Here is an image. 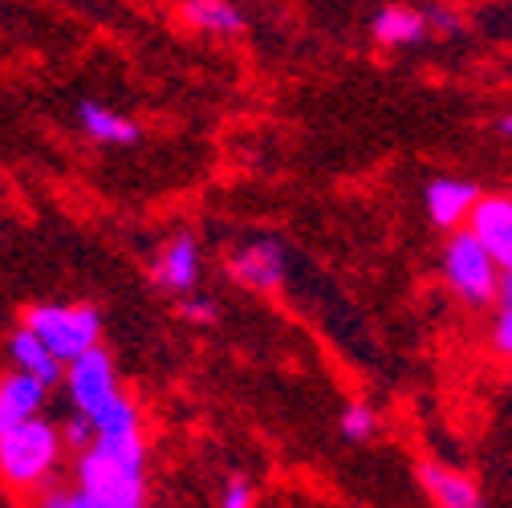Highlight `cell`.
Wrapping results in <instances>:
<instances>
[{"mask_svg":"<svg viewBox=\"0 0 512 508\" xmlns=\"http://www.w3.org/2000/svg\"><path fill=\"white\" fill-rule=\"evenodd\" d=\"M78 492L94 504H143L147 488V443L139 407L122 399L94 423V443L78 452Z\"/></svg>","mask_w":512,"mask_h":508,"instance_id":"cell-1","label":"cell"},{"mask_svg":"<svg viewBox=\"0 0 512 508\" xmlns=\"http://www.w3.org/2000/svg\"><path fill=\"white\" fill-rule=\"evenodd\" d=\"M439 269H443L447 289H452L468 309L496 305L500 269L492 265V257L480 248V240H476L468 228L447 232V244H443V252H439Z\"/></svg>","mask_w":512,"mask_h":508,"instance_id":"cell-2","label":"cell"},{"mask_svg":"<svg viewBox=\"0 0 512 508\" xmlns=\"http://www.w3.org/2000/svg\"><path fill=\"white\" fill-rule=\"evenodd\" d=\"M61 456V431L41 415L0 435V476L17 488L41 484Z\"/></svg>","mask_w":512,"mask_h":508,"instance_id":"cell-3","label":"cell"},{"mask_svg":"<svg viewBox=\"0 0 512 508\" xmlns=\"http://www.w3.org/2000/svg\"><path fill=\"white\" fill-rule=\"evenodd\" d=\"M25 330H33L57 362H74L98 346L102 317L94 305H33L25 313Z\"/></svg>","mask_w":512,"mask_h":508,"instance_id":"cell-4","label":"cell"},{"mask_svg":"<svg viewBox=\"0 0 512 508\" xmlns=\"http://www.w3.org/2000/svg\"><path fill=\"white\" fill-rule=\"evenodd\" d=\"M61 383H66V391H70L74 411H78L82 419H90V423L106 419V415L126 399L122 387H118L114 362H110V354H106L102 346H94V350L78 354L74 362H66V374H61Z\"/></svg>","mask_w":512,"mask_h":508,"instance_id":"cell-5","label":"cell"},{"mask_svg":"<svg viewBox=\"0 0 512 508\" xmlns=\"http://www.w3.org/2000/svg\"><path fill=\"white\" fill-rule=\"evenodd\" d=\"M464 228L480 240L500 273H512V192H480Z\"/></svg>","mask_w":512,"mask_h":508,"instance_id":"cell-6","label":"cell"},{"mask_svg":"<svg viewBox=\"0 0 512 508\" xmlns=\"http://www.w3.org/2000/svg\"><path fill=\"white\" fill-rule=\"evenodd\" d=\"M228 273L256 293H281L285 289V248L269 236L244 240L232 257H228Z\"/></svg>","mask_w":512,"mask_h":508,"instance_id":"cell-7","label":"cell"},{"mask_svg":"<svg viewBox=\"0 0 512 508\" xmlns=\"http://www.w3.org/2000/svg\"><path fill=\"white\" fill-rule=\"evenodd\" d=\"M200 273H204L200 240L191 232H179L175 240H167V248L159 252V261H155V281L163 289H171V293H196Z\"/></svg>","mask_w":512,"mask_h":508,"instance_id":"cell-8","label":"cell"},{"mask_svg":"<svg viewBox=\"0 0 512 508\" xmlns=\"http://www.w3.org/2000/svg\"><path fill=\"white\" fill-rule=\"evenodd\" d=\"M427 216L439 224V228H447V232H456V228H464V220H468V212H472V204L480 200V187L476 183H468V179H435V183H427Z\"/></svg>","mask_w":512,"mask_h":508,"instance_id":"cell-9","label":"cell"},{"mask_svg":"<svg viewBox=\"0 0 512 508\" xmlns=\"http://www.w3.org/2000/svg\"><path fill=\"white\" fill-rule=\"evenodd\" d=\"M419 480H423L435 508H484L480 484L456 468H447V464H423Z\"/></svg>","mask_w":512,"mask_h":508,"instance_id":"cell-10","label":"cell"},{"mask_svg":"<svg viewBox=\"0 0 512 508\" xmlns=\"http://www.w3.org/2000/svg\"><path fill=\"white\" fill-rule=\"evenodd\" d=\"M41 403H45V387L37 383V378L13 370L0 378V435L29 423L41 415Z\"/></svg>","mask_w":512,"mask_h":508,"instance_id":"cell-11","label":"cell"},{"mask_svg":"<svg viewBox=\"0 0 512 508\" xmlns=\"http://www.w3.org/2000/svg\"><path fill=\"white\" fill-rule=\"evenodd\" d=\"M9 358H13V366H17L21 374L37 378L45 391L57 387V383H61V374H66V362H57V358L45 350V342H41L33 330H25V326L9 338Z\"/></svg>","mask_w":512,"mask_h":508,"instance_id":"cell-12","label":"cell"},{"mask_svg":"<svg viewBox=\"0 0 512 508\" xmlns=\"http://www.w3.org/2000/svg\"><path fill=\"white\" fill-rule=\"evenodd\" d=\"M370 37L387 49H407V45H419L431 37L427 29V17L419 9H407V5H391L382 9L374 21H370Z\"/></svg>","mask_w":512,"mask_h":508,"instance_id":"cell-13","label":"cell"},{"mask_svg":"<svg viewBox=\"0 0 512 508\" xmlns=\"http://www.w3.org/2000/svg\"><path fill=\"white\" fill-rule=\"evenodd\" d=\"M179 17L208 37H240L244 33V13L232 0H179Z\"/></svg>","mask_w":512,"mask_h":508,"instance_id":"cell-14","label":"cell"},{"mask_svg":"<svg viewBox=\"0 0 512 508\" xmlns=\"http://www.w3.org/2000/svg\"><path fill=\"white\" fill-rule=\"evenodd\" d=\"M78 122H82V131L102 147H131L139 139V126L131 118H122V114H114V110H106L98 102H82L78 106Z\"/></svg>","mask_w":512,"mask_h":508,"instance_id":"cell-15","label":"cell"},{"mask_svg":"<svg viewBox=\"0 0 512 508\" xmlns=\"http://www.w3.org/2000/svg\"><path fill=\"white\" fill-rule=\"evenodd\" d=\"M342 435L350 439V443H366L374 431H378V415H374V407L366 403V399H350L346 407H342Z\"/></svg>","mask_w":512,"mask_h":508,"instance_id":"cell-16","label":"cell"},{"mask_svg":"<svg viewBox=\"0 0 512 508\" xmlns=\"http://www.w3.org/2000/svg\"><path fill=\"white\" fill-rule=\"evenodd\" d=\"M488 342H492L496 358H504V362L512 366V297H508V301H496V317H492Z\"/></svg>","mask_w":512,"mask_h":508,"instance_id":"cell-17","label":"cell"},{"mask_svg":"<svg viewBox=\"0 0 512 508\" xmlns=\"http://www.w3.org/2000/svg\"><path fill=\"white\" fill-rule=\"evenodd\" d=\"M216 508H256V488H252V480L232 476V480L224 484V492H220Z\"/></svg>","mask_w":512,"mask_h":508,"instance_id":"cell-18","label":"cell"},{"mask_svg":"<svg viewBox=\"0 0 512 508\" xmlns=\"http://www.w3.org/2000/svg\"><path fill=\"white\" fill-rule=\"evenodd\" d=\"M179 313L187 317L191 326H212V322H216V301L196 297V293H187V297H183V305H179Z\"/></svg>","mask_w":512,"mask_h":508,"instance_id":"cell-19","label":"cell"},{"mask_svg":"<svg viewBox=\"0 0 512 508\" xmlns=\"http://www.w3.org/2000/svg\"><path fill=\"white\" fill-rule=\"evenodd\" d=\"M61 443H70V448H78V452H86L90 443H94V423L90 419H74L70 427H66V435H61Z\"/></svg>","mask_w":512,"mask_h":508,"instance_id":"cell-20","label":"cell"},{"mask_svg":"<svg viewBox=\"0 0 512 508\" xmlns=\"http://www.w3.org/2000/svg\"><path fill=\"white\" fill-rule=\"evenodd\" d=\"M41 508H86V496L78 488H53L41 496Z\"/></svg>","mask_w":512,"mask_h":508,"instance_id":"cell-21","label":"cell"},{"mask_svg":"<svg viewBox=\"0 0 512 508\" xmlns=\"http://www.w3.org/2000/svg\"><path fill=\"white\" fill-rule=\"evenodd\" d=\"M423 17H427V29H431V33H447V37H452V33L464 29V21H460L456 13H447V9H431V13H423Z\"/></svg>","mask_w":512,"mask_h":508,"instance_id":"cell-22","label":"cell"},{"mask_svg":"<svg viewBox=\"0 0 512 508\" xmlns=\"http://www.w3.org/2000/svg\"><path fill=\"white\" fill-rule=\"evenodd\" d=\"M496 131H500V135H508V139H512V114H504V118H500V122H496Z\"/></svg>","mask_w":512,"mask_h":508,"instance_id":"cell-23","label":"cell"},{"mask_svg":"<svg viewBox=\"0 0 512 508\" xmlns=\"http://www.w3.org/2000/svg\"><path fill=\"white\" fill-rule=\"evenodd\" d=\"M86 508H143V504H94V500H86Z\"/></svg>","mask_w":512,"mask_h":508,"instance_id":"cell-24","label":"cell"}]
</instances>
